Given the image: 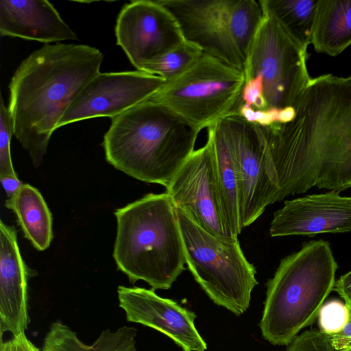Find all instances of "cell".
Returning <instances> with one entry per match:
<instances>
[{"instance_id":"11","label":"cell","mask_w":351,"mask_h":351,"mask_svg":"<svg viewBox=\"0 0 351 351\" xmlns=\"http://www.w3.org/2000/svg\"><path fill=\"white\" fill-rule=\"evenodd\" d=\"M207 141L195 150L166 187L173 206L182 209L197 225L218 239H238L228 229L217 182L213 126Z\"/></svg>"},{"instance_id":"21","label":"cell","mask_w":351,"mask_h":351,"mask_svg":"<svg viewBox=\"0 0 351 351\" xmlns=\"http://www.w3.org/2000/svg\"><path fill=\"white\" fill-rule=\"evenodd\" d=\"M217 182L226 223L238 237L242 230L239 207V184L237 169L231 149L222 132L213 126Z\"/></svg>"},{"instance_id":"22","label":"cell","mask_w":351,"mask_h":351,"mask_svg":"<svg viewBox=\"0 0 351 351\" xmlns=\"http://www.w3.org/2000/svg\"><path fill=\"white\" fill-rule=\"evenodd\" d=\"M263 10L304 48L311 43L319 0H260Z\"/></svg>"},{"instance_id":"1","label":"cell","mask_w":351,"mask_h":351,"mask_svg":"<svg viewBox=\"0 0 351 351\" xmlns=\"http://www.w3.org/2000/svg\"><path fill=\"white\" fill-rule=\"evenodd\" d=\"M292 121L261 126L277 189L275 202L313 186L351 188V75L312 78Z\"/></svg>"},{"instance_id":"25","label":"cell","mask_w":351,"mask_h":351,"mask_svg":"<svg viewBox=\"0 0 351 351\" xmlns=\"http://www.w3.org/2000/svg\"><path fill=\"white\" fill-rule=\"evenodd\" d=\"M348 308L345 303L330 300L324 304L319 315V330L326 335L340 332L347 323Z\"/></svg>"},{"instance_id":"32","label":"cell","mask_w":351,"mask_h":351,"mask_svg":"<svg viewBox=\"0 0 351 351\" xmlns=\"http://www.w3.org/2000/svg\"><path fill=\"white\" fill-rule=\"evenodd\" d=\"M0 180L8 197L14 195L23 184L17 176H0Z\"/></svg>"},{"instance_id":"12","label":"cell","mask_w":351,"mask_h":351,"mask_svg":"<svg viewBox=\"0 0 351 351\" xmlns=\"http://www.w3.org/2000/svg\"><path fill=\"white\" fill-rule=\"evenodd\" d=\"M114 30L117 45L141 71L186 40L174 16L158 0H135L125 4Z\"/></svg>"},{"instance_id":"27","label":"cell","mask_w":351,"mask_h":351,"mask_svg":"<svg viewBox=\"0 0 351 351\" xmlns=\"http://www.w3.org/2000/svg\"><path fill=\"white\" fill-rule=\"evenodd\" d=\"M286 351H337L328 336L319 330H306L298 335Z\"/></svg>"},{"instance_id":"7","label":"cell","mask_w":351,"mask_h":351,"mask_svg":"<svg viewBox=\"0 0 351 351\" xmlns=\"http://www.w3.org/2000/svg\"><path fill=\"white\" fill-rule=\"evenodd\" d=\"M175 207V206H174ZM184 245L185 261L208 297L237 316L249 308L256 270L245 256L239 241L218 239L175 207Z\"/></svg>"},{"instance_id":"19","label":"cell","mask_w":351,"mask_h":351,"mask_svg":"<svg viewBox=\"0 0 351 351\" xmlns=\"http://www.w3.org/2000/svg\"><path fill=\"white\" fill-rule=\"evenodd\" d=\"M6 208L16 215L24 236L38 250H45L53 237L52 216L40 193L29 184H23L19 190L5 202Z\"/></svg>"},{"instance_id":"28","label":"cell","mask_w":351,"mask_h":351,"mask_svg":"<svg viewBox=\"0 0 351 351\" xmlns=\"http://www.w3.org/2000/svg\"><path fill=\"white\" fill-rule=\"evenodd\" d=\"M241 103L256 110L267 108L264 97L263 81L261 75H256L245 82L243 89Z\"/></svg>"},{"instance_id":"16","label":"cell","mask_w":351,"mask_h":351,"mask_svg":"<svg viewBox=\"0 0 351 351\" xmlns=\"http://www.w3.org/2000/svg\"><path fill=\"white\" fill-rule=\"evenodd\" d=\"M36 271L25 263L19 248L16 230L0 221V332H24L30 322L29 280Z\"/></svg>"},{"instance_id":"18","label":"cell","mask_w":351,"mask_h":351,"mask_svg":"<svg viewBox=\"0 0 351 351\" xmlns=\"http://www.w3.org/2000/svg\"><path fill=\"white\" fill-rule=\"evenodd\" d=\"M311 44L330 56L351 45V0H319Z\"/></svg>"},{"instance_id":"15","label":"cell","mask_w":351,"mask_h":351,"mask_svg":"<svg viewBox=\"0 0 351 351\" xmlns=\"http://www.w3.org/2000/svg\"><path fill=\"white\" fill-rule=\"evenodd\" d=\"M350 231L351 197L336 191L285 201L274 214L269 228L272 237Z\"/></svg>"},{"instance_id":"20","label":"cell","mask_w":351,"mask_h":351,"mask_svg":"<svg viewBox=\"0 0 351 351\" xmlns=\"http://www.w3.org/2000/svg\"><path fill=\"white\" fill-rule=\"evenodd\" d=\"M136 332L135 328L126 326L115 331L106 329L93 343L86 344L58 319L51 324L44 338L42 351H137Z\"/></svg>"},{"instance_id":"24","label":"cell","mask_w":351,"mask_h":351,"mask_svg":"<svg viewBox=\"0 0 351 351\" xmlns=\"http://www.w3.org/2000/svg\"><path fill=\"white\" fill-rule=\"evenodd\" d=\"M250 123L266 127L275 123H285L293 119L295 114L293 106L284 108H270L265 110H256L241 103L234 112Z\"/></svg>"},{"instance_id":"13","label":"cell","mask_w":351,"mask_h":351,"mask_svg":"<svg viewBox=\"0 0 351 351\" xmlns=\"http://www.w3.org/2000/svg\"><path fill=\"white\" fill-rule=\"evenodd\" d=\"M165 82L159 76L141 71L100 73L73 101L58 128L95 117L112 119L149 99Z\"/></svg>"},{"instance_id":"8","label":"cell","mask_w":351,"mask_h":351,"mask_svg":"<svg viewBox=\"0 0 351 351\" xmlns=\"http://www.w3.org/2000/svg\"><path fill=\"white\" fill-rule=\"evenodd\" d=\"M245 84L243 71L203 52L147 99L169 108L201 131L236 111Z\"/></svg>"},{"instance_id":"9","label":"cell","mask_w":351,"mask_h":351,"mask_svg":"<svg viewBox=\"0 0 351 351\" xmlns=\"http://www.w3.org/2000/svg\"><path fill=\"white\" fill-rule=\"evenodd\" d=\"M263 12L243 71L245 82L262 77L267 108L293 106L312 79L306 65L307 49L270 14Z\"/></svg>"},{"instance_id":"23","label":"cell","mask_w":351,"mask_h":351,"mask_svg":"<svg viewBox=\"0 0 351 351\" xmlns=\"http://www.w3.org/2000/svg\"><path fill=\"white\" fill-rule=\"evenodd\" d=\"M202 50L185 40L157 60L145 65L141 71L162 77L166 82L180 75L202 55Z\"/></svg>"},{"instance_id":"26","label":"cell","mask_w":351,"mask_h":351,"mask_svg":"<svg viewBox=\"0 0 351 351\" xmlns=\"http://www.w3.org/2000/svg\"><path fill=\"white\" fill-rule=\"evenodd\" d=\"M13 134L12 123L8 107L1 96L0 101V176H17L14 169L11 153L10 141Z\"/></svg>"},{"instance_id":"30","label":"cell","mask_w":351,"mask_h":351,"mask_svg":"<svg viewBox=\"0 0 351 351\" xmlns=\"http://www.w3.org/2000/svg\"><path fill=\"white\" fill-rule=\"evenodd\" d=\"M348 308V319L343 328L336 334L327 335L337 351L351 346V307Z\"/></svg>"},{"instance_id":"33","label":"cell","mask_w":351,"mask_h":351,"mask_svg":"<svg viewBox=\"0 0 351 351\" xmlns=\"http://www.w3.org/2000/svg\"><path fill=\"white\" fill-rule=\"evenodd\" d=\"M337 351H351V346L337 350Z\"/></svg>"},{"instance_id":"10","label":"cell","mask_w":351,"mask_h":351,"mask_svg":"<svg viewBox=\"0 0 351 351\" xmlns=\"http://www.w3.org/2000/svg\"><path fill=\"white\" fill-rule=\"evenodd\" d=\"M231 149L238 178L241 228L253 223L275 203V186L266 141L260 125L232 113L217 123Z\"/></svg>"},{"instance_id":"2","label":"cell","mask_w":351,"mask_h":351,"mask_svg":"<svg viewBox=\"0 0 351 351\" xmlns=\"http://www.w3.org/2000/svg\"><path fill=\"white\" fill-rule=\"evenodd\" d=\"M104 54L87 45L45 44L24 59L9 84L13 134L38 167L64 112L97 75Z\"/></svg>"},{"instance_id":"29","label":"cell","mask_w":351,"mask_h":351,"mask_svg":"<svg viewBox=\"0 0 351 351\" xmlns=\"http://www.w3.org/2000/svg\"><path fill=\"white\" fill-rule=\"evenodd\" d=\"M0 351H42L25 335V332L12 335L8 340L1 337Z\"/></svg>"},{"instance_id":"17","label":"cell","mask_w":351,"mask_h":351,"mask_svg":"<svg viewBox=\"0 0 351 351\" xmlns=\"http://www.w3.org/2000/svg\"><path fill=\"white\" fill-rule=\"evenodd\" d=\"M0 34L45 44L77 40L47 0H1Z\"/></svg>"},{"instance_id":"4","label":"cell","mask_w":351,"mask_h":351,"mask_svg":"<svg viewBox=\"0 0 351 351\" xmlns=\"http://www.w3.org/2000/svg\"><path fill=\"white\" fill-rule=\"evenodd\" d=\"M113 257L130 282L169 289L185 269L184 245L175 207L165 192L149 193L117 209Z\"/></svg>"},{"instance_id":"6","label":"cell","mask_w":351,"mask_h":351,"mask_svg":"<svg viewBox=\"0 0 351 351\" xmlns=\"http://www.w3.org/2000/svg\"><path fill=\"white\" fill-rule=\"evenodd\" d=\"M186 40L243 71L263 12L254 0H158Z\"/></svg>"},{"instance_id":"5","label":"cell","mask_w":351,"mask_h":351,"mask_svg":"<svg viewBox=\"0 0 351 351\" xmlns=\"http://www.w3.org/2000/svg\"><path fill=\"white\" fill-rule=\"evenodd\" d=\"M337 268L330 243L324 240L304 242L282 258L266 283L259 323L263 339L287 346L311 325L333 290Z\"/></svg>"},{"instance_id":"3","label":"cell","mask_w":351,"mask_h":351,"mask_svg":"<svg viewBox=\"0 0 351 351\" xmlns=\"http://www.w3.org/2000/svg\"><path fill=\"white\" fill-rule=\"evenodd\" d=\"M111 120L102 143L107 161L135 179L165 188L195 151L200 132L149 99Z\"/></svg>"},{"instance_id":"14","label":"cell","mask_w":351,"mask_h":351,"mask_svg":"<svg viewBox=\"0 0 351 351\" xmlns=\"http://www.w3.org/2000/svg\"><path fill=\"white\" fill-rule=\"evenodd\" d=\"M141 287L117 289L119 306L128 322L155 329L173 340L183 351H205L207 344L197 331L194 312L176 302Z\"/></svg>"},{"instance_id":"31","label":"cell","mask_w":351,"mask_h":351,"mask_svg":"<svg viewBox=\"0 0 351 351\" xmlns=\"http://www.w3.org/2000/svg\"><path fill=\"white\" fill-rule=\"evenodd\" d=\"M333 290L344 300L348 307H351V271L335 280Z\"/></svg>"}]
</instances>
